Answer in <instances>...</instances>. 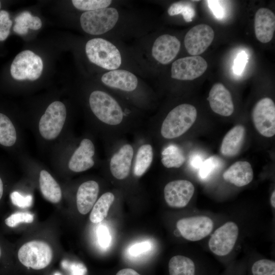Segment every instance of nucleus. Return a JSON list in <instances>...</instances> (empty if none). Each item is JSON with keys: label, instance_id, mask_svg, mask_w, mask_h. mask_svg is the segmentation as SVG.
I'll return each mask as SVG.
<instances>
[{"label": "nucleus", "instance_id": "f257e3e1", "mask_svg": "<svg viewBox=\"0 0 275 275\" xmlns=\"http://www.w3.org/2000/svg\"><path fill=\"white\" fill-rule=\"evenodd\" d=\"M197 116L196 107L189 104H181L172 109L163 120L161 134L165 139L179 137L195 123Z\"/></svg>", "mask_w": 275, "mask_h": 275}, {"label": "nucleus", "instance_id": "f03ea898", "mask_svg": "<svg viewBox=\"0 0 275 275\" xmlns=\"http://www.w3.org/2000/svg\"><path fill=\"white\" fill-rule=\"evenodd\" d=\"M85 50L91 63L104 69H118L122 64L119 50L113 43L104 39L96 38L89 40Z\"/></svg>", "mask_w": 275, "mask_h": 275}, {"label": "nucleus", "instance_id": "7ed1b4c3", "mask_svg": "<svg viewBox=\"0 0 275 275\" xmlns=\"http://www.w3.org/2000/svg\"><path fill=\"white\" fill-rule=\"evenodd\" d=\"M89 104L95 116L105 124L118 125L123 119V113L119 103L105 92H92L90 95Z\"/></svg>", "mask_w": 275, "mask_h": 275}, {"label": "nucleus", "instance_id": "20e7f679", "mask_svg": "<svg viewBox=\"0 0 275 275\" xmlns=\"http://www.w3.org/2000/svg\"><path fill=\"white\" fill-rule=\"evenodd\" d=\"M119 17L118 10L113 7L84 12L80 17L82 30L93 35H99L111 30Z\"/></svg>", "mask_w": 275, "mask_h": 275}, {"label": "nucleus", "instance_id": "39448f33", "mask_svg": "<svg viewBox=\"0 0 275 275\" xmlns=\"http://www.w3.org/2000/svg\"><path fill=\"white\" fill-rule=\"evenodd\" d=\"M18 258L24 266L34 269H41L51 262L52 251L49 244L44 241H31L20 247Z\"/></svg>", "mask_w": 275, "mask_h": 275}, {"label": "nucleus", "instance_id": "423d86ee", "mask_svg": "<svg viewBox=\"0 0 275 275\" xmlns=\"http://www.w3.org/2000/svg\"><path fill=\"white\" fill-rule=\"evenodd\" d=\"M43 67L41 58L33 51L25 50L15 57L11 65L10 72L18 80H35L40 76Z\"/></svg>", "mask_w": 275, "mask_h": 275}, {"label": "nucleus", "instance_id": "0eeeda50", "mask_svg": "<svg viewBox=\"0 0 275 275\" xmlns=\"http://www.w3.org/2000/svg\"><path fill=\"white\" fill-rule=\"evenodd\" d=\"M66 118V109L61 102H52L46 108L39 123V130L42 136L53 140L60 133Z\"/></svg>", "mask_w": 275, "mask_h": 275}, {"label": "nucleus", "instance_id": "6e6552de", "mask_svg": "<svg viewBox=\"0 0 275 275\" xmlns=\"http://www.w3.org/2000/svg\"><path fill=\"white\" fill-rule=\"evenodd\" d=\"M239 234L237 225L228 222L218 228L210 237L208 246L211 252L218 256L228 255L234 248Z\"/></svg>", "mask_w": 275, "mask_h": 275}, {"label": "nucleus", "instance_id": "1a4fd4ad", "mask_svg": "<svg viewBox=\"0 0 275 275\" xmlns=\"http://www.w3.org/2000/svg\"><path fill=\"white\" fill-rule=\"evenodd\" d=\"M254 126L258 132L265 137H271L275 134V104L268 97L259 100L252 113Z\"/></svg>", "mask_w": 275, "mask_h": 275}, {"label": "nucleus", "instance_id": "9d476101", "mask_svg": "<svg viewBox=\"0 0 275 275\" xmlns=\"http://www.w3.org/2000/svg\"><path fill=\"white\" fill-rule=\"evenodd\" d=\"M207 67V62L201 56L180 58L172 64L171 77L180 80H192L201 76Z\"/></svg>", "mask_w": 275, "mask_h": 275}, {"label": "nucleus", "instance_id": "9b49d317", "mask_svg": "<svg viewBox=\"0 0 275 275\" xmlns=\"http://www.w3.org/2000/svg\"><path fill=\"white\" fill-rule=\"evenodd\" d=\"M176 227L181 236L186 240L196 241L208 236L212 231L213 222L206 216H194L178 220Z\"/></svg>", "mask_w": 275, "mask_h": 275}, {"label": "nucleus", "instance_id": "f8f14e48", "mask_svg": "<svg viewBox=\"0 0 275 275\" xmlns=\"http://www.w3.org/2000/svg\"><path fill=\"white\" fill-rule=\"evenodd\" d=\"M214 32L209 25L200 24L194 26L186 34L184 43L187 52L193 56L203 53L212 43Z\"/></svg>", "mask_w": 275, "mask_h": 275}, {"label": "nucleus", "instance_id": "ddd939ff", "mask_svg": "<svg viewBox=\"0 0 275 275\" xmlns=\"http://www.w3.org/2000/svg\"><path fill=\"white\" fill-rule=\"evenodd\" d=\"M195 192L193 184L186 180H176L167 183L164 188L167 204L173 208H183L190 201Z\"/></svg>", "mask_w": 275, "mask_h": 275}, {"label": "nucleus", "instance_id": "4468645a", "mask_svg": "<svg viewBox=\"0 0 275 275\" xmlns=\"http://www.w3.org/2000/svg\"><path fill=\"white\" fill-rule=\"evenodd\" d=\"M181 43L174 36L163 34L154 41L151 49L152 56L162 65L170 63L179 52Z\"/></svg>", "mask_w": 275, "mask_h": 275}, {"label": "nucleus", "instance_id": "2eb2a0df", "mask_svg": "<svg viewBox=\"0 0 275 275\" xmlns=\"http://www.w3.org/2000/svg\"><path fill=\"white\" fill-rule=\"evenodd\" d=\"M211 109L223 116H231L234 104L230 91L220 82L215 83L211 88L207 98Z\"/></svg>", "mask_w": 275, "mask_h": 275}, {"label": "nucleus", "instance_id": "dca6fc26", "mask_svg": "<svg viewBox=\"0 0 275 275\" xmlns=\"http://www.w3.org/2000/svg\"><path fill=\"white\" fill-rule=\"evenodd\" d=\"M94 153L95 147L92 142L88 139L82 140L70 158L69 168L74 172H81L91 168L94 164Z\"/></svg>", "mask_w": 275, "mask_h": 275}, {"label": "nucleus", "instance_id": "f3484780", "mask_svg": "<svg viewBox=\"0 0 275 275\" xmlns=\"http://www.w3.org/2000/svg\"><path fill=\"white\" fill-rule=\"evenodd\" d=\"M255 33L257 39L261 43L270 42L275 31V15L269 9L261 8L255 16Z\"/></svg>", "mask_w": 275, "mask_h": 275}, {"label": "nucleus", "instance_id": "a211bd4d", "mask_svg": "<svg viewBox=\"0 0 275 275\" xmlns=\"http://www.w3.org/2000/svg\"><path fill=\"white\" fill-rule=\"evenodd\" d=\"M101 80L109 87L126 92L135 90L138 85L137 77L131 72L123 69L109 71L103 74Z\"/></svg>", "mask_w": 275, "mask_h": 275}, {"label": "nucleus", "instance_id": "6ab92c4d", "mask_svg": "<svg viewBox=\"0 0 275 275\" xmlns=\"http://www.w3.org/2000/svg\"><path fill=\"white\" fill-rule=\"evenodd\" d=\"M133 155L132 147L123 145L111 158L109 168L112 175L117 179L123 180L129 175Z\"/></svg>", "mask_w": 275, "mask_h": 275}, {"label": "nucleus", "instance_id": "aec40b11", "mask_svg": "<svg viewBox=\"0 0 275 275\" xmlns=\"http://www.w3.org/2000/svg\"><path fill=\"white\" fill-rule=\"evenodd\" d=\"M225 180L238 187L249 184L253 179V171L251 164L245 161H238L232 164L224 173Z\"/></svg>", "mask_w": 275, "mask_h": 275}, {"label": "nucleus", "instance_id": "412c9836", "mask_svg": "<svg viewBox=\"0 0 275 275\" xmlns=\"http://www.w3.org/2000/svg\"><path fill=\"white\" fill-rule=\"evenodd\" d=\"M99 191L98 184L93 180L85 182L79 186L76 194V205L80 213L86 214L91 210Z\"/></svg>", "mask_w": 275, "mask_h": 275}, {"label": "nucleus", "instance_id": "4be33fe9", "mask_svg": "<svg viewBox=\"0 0 275 275\" xmlns=\"http://www.w3.org/2000/svg\"><path fill=\"white\" fill-rule=\"evenodd\" d=\"M245 134V128L241 125L231 128L223 139L220 148L221 154L229 157L236 156L244 143Z\"/></svg>", "mask_w": 275, "mask_h": 275}, {"label": "nucleus", "instance_id": "5701e85b", "mask_svg": "<svg viewBox=\"0 0 275 275\" xmlns=\"http://www.w3.org/2000/svg\"><path fill=\"white\" fill-rule=\"evenodd\" d=\"M40 188L43 197L52 203H58L62 199L61 187L46 171L42 170L39 177Z\"/></svg>", "mask_w": 275, "mask_h": 275}, {"label": "nucleus", "instance_id": "b1692460", "mask_svg": "<svg viewBox=\"0 0 275 275\" xmlns=\"http://www.w3.org/2000/svg\"><path fill=\"white\" fill-rule=\"evenodd\" d=\"M169 275H197L196 263L190 258L176 255L172 257L168 263Z\"/></svg>", "mask_w": 275, "mask_h": 275}, {"label": "nucleus", "instance_id": "393cba45", "mask_svg": "<svg viewBox=\"0 0 275 275\" xmlns=\"http://www.w3.org/2000/svg\"><path fill=\"white\" fill-rule=\"evenodd\" d=\"M114 199V195L111 192L103 194L93 207L90 215V221L94 224L102 222L106 217Z\"/></svg>", "mask_w": 275, "mask_h": 275}, {"label": "nucleus", "instance_id": "a878e982", "mask_svg": "<svg viewBox=\"0 0 275 275\" xmlns=\"http://www.w3.org/2000/svg\"><path fill=\"white\" fill-rule=\"evenodd\" d=\"M153 158L152 146L149 144L141 146L137 152L133 173L136 177L142 176L150 166Z\"/></svg>", "mask_w": 275, "mask_h": 275}, {"label": "nucleus", "instance_id": "bb28decb", "mask_svg": "<svg viewBox=\"0 0 275 275\" xmlns=\"http://www.w3.org/2000/svg\"><path fill=\"white\" fill-rule=\"evenodd\" d=\"M185 160L182 150L176 145H169L161 153V162L167 168H178L182 166Z\"/></svg>", "mask_w": 275, "mask_h": 275}, {"label": "nucleus", "instance_id": "cd10ccee", "mask_svg": "<svg viewBox=\"0 0 275 275\" xmlns=\"http://www.w3.org/2000/svg\"><path fill=\"white\" fill-rule=\"evenodd\" d=\"M15 128L9 118L0 113V144L10 147L16 141Z\"/></svg>", "mask_w": 275, "mask_h": 275}, {"label": "nucleus", "instance_id": "c85d7f7f", "mask_svg": "<svg viewBox=\"0 0 275 275\" xmlns=\"http://www.w3.org/2000/svg\"><path fill=\"white\" fill-rule=\"evenodd\" d=\"M171 16L181 14L186 22H191L195 16L196 12L193 4L190 2H177L173 3L168 9Z\"/></svg>", "mask_w": 275, "mask_h": 275}, {"label": "nucleus", "instance_id": "c756f323", "mask_svg": "<svg viewBox=\"0 0 275 275\" xmlns=\"http://www.w3.org/2000/svg\"><path fill=\"white\" fill-rule=\"evenodd\" d=\"M251 275H275L274 261L262 259L255 261L251 267Z\"/></svg>", "mask_w": 275, "mask_h": 275}, {"label": "nucleus", "instance_id": "7c9ffc66", "mask_svg": "<svg viewBox=\"0 0 275 275\" xmlns=\"http://www.w3.org/2000/svg\"><path fill=\"white\" fill-rule=\"evenodd\" d=\"M110 0H72V3L76 9L87 11H94L108 7L112 4Z\"/></svg>", "mask_w": 275, "mask_h": 275}, {"label": "nucleus", "instance_id": "2f4dec72", "mask_svg": "<svg viewBox=\"0 0 275 275\" xmlns=\"http://www.w3.org/2000/svg\"><path fill=\"white\" fill-rule=\"evenodd\" d=\"M221 160L217 156H210L204 160L199 169V177L203 179L207 178L221 165Z\"/></svg>", "mask_w": 275, "mask_h": 275}, {"label": "nucleus", "instance_id": "473e14b6", "mask_svg": "<svg viewBox=\"0 0 275 275\" xmlns=\"http://www.w3.org/2000/svg\"><path fill=\"white\" fill-rule=\"evenodd\" d=\"M15 21L32 30H39L42 26L41 19L37 16H32L29 11H23L19 14L15 18Z\"/></svg>", "mask_w": 275, "mask_h": 275}, {"label": "nucleus", "instance_id": "72a5a7b5", "mask_svg": "<svg viewBox=\"0 0 275 275\" xmlns=\"http://www.w3.org/2000/svg\"><path fill=\"white\" fill-rule=\"evenodd\" d=\"M34 221V215L29 212H18L13 213L5 219V224L13 228L20 223H31Z\"/></svg>", "mask_w": 275, "mask_h": 275}, {"label": "nucleus", "instance_id": "f704fd0d", "mask_svg": "<svg viewBox=\"0 0 275 275\" xmlns=\"http://www.w3.org/2000/svg\"><path fill=\"white\" fill-rule=\"evenodd\" d=\"M12 25V21L10 19L9 13L5 10H0V41L7 39Z\"/></svg>", "mask_w": 275, "mask_h": 275}, {"label": "nucleus", "instance_id": "c9c22d12", "mask_svg": "<svg viewBox=\"0 0 275 275\" xmlns=\"http://www.w3.org/2000/svg\"><path fill=\"white\" fill-rule=\"evenodd\" d=\"M12 203L20 208L30 207L33 202V197L31 195L23 196L18 191H13L10 195Z\"/></svg>", "mask_w": 275, "mask_h": 275}, {"label": "nucleus", "instance_id": "e433bc0d", "mask_svg": "<svg viewBox=\"0 0 275 275\" xmlns=\"http://www.w3.org/2000/svg\"><path fill=\"white\" fill-rule=\"evenodd\" d=\"M248 59V55L245 51L242 50L238 53L233 65V70L235 74L240 75L243 72Z\"/></svg>", "mask_w": 275, "mask_h": 275}, {"label": "nucleus", "instance_id": "4c0bfd02", "mask_svg": "<svg viewBox=\"0 0 275 275\" xmlns=\"http://www.w3.org/2000/svg\"><path fill=\"white\" fill-rule=\"evenodd\" d=\"M97 235L98 242L101 246L107 248L109 246L111 241V236L105 226L100 225L98 227Z\"/></svg>", "mask_w": 275, "mask_h": 275}, {"label": "nucleus", "instance_id": "58836bf2", "mask_svg": "<svg viewBox=\"0 0 275 275\" xmlns=\"http://www.w3.org/2000/svg\"><path fill=\"white\" fill-rule=\"evenodd\" d=\"M207 4L211 12L218 19H222L225 16V10L220 1H207Z\"/></svg>", "mask_w": 275, "mask_h": 275}, {"label": "nucleus", "instance_id": "ea45409f", "mask_svg": "<svg viewBox=\"0 0 275 275\" xmlns=\"http://www.w3.org/2000/svg\"><path fill=\"white\" fill-rule=\"evenodd\" d=\"M151 248L150 243L145 241L133 245L129 250L131 255L136 256L149 251Z\"/></svg>", "mask_w": 275, "mask_h": 275}, {"label": "nucleus", "instance_id": "a19ab883", "mask_svg": "<svg viewBox=\"0 0 275 275\" xmlns=\"http://www.w3.org/2000/svg\"><path fill=\"white\" fill-rule=\"evenodd\" d=\"M203 161L202 158L198 154H194L190 158V164L195 169H199Z\"/></svg>", "mask_w": 275, "mask_h": 275}, {"label": "nucleus", "instance_id": "79ce46f5", "mask_svg": "<svg viewBox=\"0 0 275 275\" xmlns=\"http://www.w3.org/2000/svg\"><path fill=\"white\" fill-rule=\"evenodd\" d=\"M28 29L26 27L20 24L19 23H15L13 26V30L16 33L23 35L28 33Z\"/></svg>", "mask_w": 275, "mask_h": 275}, {"label": "nucleus", "instance_id": "37998d69", "mask_svg": "<svg viewBox=\"0 0 275 275\" xmlns=\"http://www.w3.org/2000/svg\"><path fill=\"white\" fill-rule=\"evenodd\" d=\"M116 275H140L138 272L132 268H124L120 270Z\"/></svg>", "mask_w": 275, "mask_h": 275}, {"label": "nucleus", "instance_id": "c03bdc74", "mask_svg": "<svg viewBox=\"0 0 275 275\" xmlns=\"http://www.w3.org/2000/svg\"><path fill=\"white\" fill-rule=\"evenodd\" d=\"M270 203L272 207H275V191L274 190L270 197Z\"/></svg>", "mask_w": 275, "mask_h": 275}, {"label": "nucleus", "instance_id": "a18cd8bd", "mask_svg": "<svg viewBox=\"0 0 275 275\" xmlns=\"http://www.w3.org/2000/svg\"><path fill=\"white\" fill-rule=\"evenodd\" d=\"M3 194V182L0 178V200L1 199Z\"/></svg>", "mask_w": 275, "mask_h": 275}, {"label": "nucleus", "instance_id": "49530a36", "mask_svg": "<svg viewBox=\"0 0 275 275\" xmlns=\"http://www.w3.org/2000/svg\"><path fill=\"white\" fill-rule=\"evenodd\" d=\"M54 275H60V274L58 273H57L54 274Z\"/></svg>", "mask_w": 275, "mask_h": 275}, {"label": "nucleus", "instance_id": "de8ad7c7", "mask_svg": "<svg viewBox=\"0 0 275 275\" xmlns=\"http://www.w3.org/2000/svg\"><path fill=\"white\" fill-rule=\"evenodd\" d=\"M1 6H2V4H1V1H0V9H1Z\"/></svg>", "mask_w": 275, "mask_h": 275}, {"label": "nucleus", "instance_id": "09e8293b", "mask_svg": "<svg viewBox=\"0 0 275 275\" xmlns=\"http://www.w3.org/2000/svg\"><path fill=\"white\" fill-rule=\"evenodd\" d=\"M0 257H1V249H0Z\"/></svg>", "mask_w": 275, "mask_h": 275}]
</instances>
